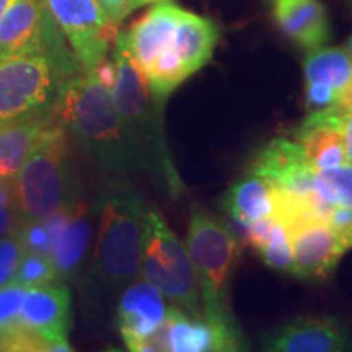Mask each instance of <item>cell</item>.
Returning a JSON list of instances; mask_svg holds the SVG:
<instances>
[{
    "label": "cell",
    "mask_w": 352,
    "mask_h": 352,
    "mask_svg": "<svg viewBox=\"0 0 352 352\" xmlns=\"http://www.w3.org/2000/svg\"><path fill=\"white\" fill-rule=\"evenodd\" d=\"M158 349L170 352H233L243 351L240 328L217 324L202 316H192L171 305L158 336Z\"/></svg>",
    "instance_id": "7c38bea8"
},
{
    "label": "cell",
    "mask_w": 352,
    "mask_h": 352,
    "mask_svg": "<svg viewBox=\"0 0 352 352\" xmlns=\"http://www.w3.org/2000/svg\"><path fill=\"white\" fill-rule=\"evenodd\" d=\"M23 253V245L20 243L19 236H0V287L13 283Z\"/></svg>",
    "instance_id": "4316f807"
},
{
    "label": "cell",
    "mask_w": 352,
    "mask_h": 352,
    "mask_svg": "<svg viewBox=\"0 0 352 352\" xmlns=\"http://www.w3.org/2000/svg\"><path fill=\"white\" fill-rule=\"evenodd\" d=\"M145 212L142 197L124 178H111L94 206L98 233L85 296L103 300L140 277Z\"/></svg>",
    "instance_id": "6da1fadb"
},
{
    "label": "cell",
    "mask_w": 352,
    "mask_h": 352,
    "mask_svg": "<svg viewBox=\"0 0 352 352\" xmlns=\"http://www.w3.org/2000/svg\"><path fill=\"white\" fill-rule=\"evenodd\" d=\"M347 2V6H349V8H351V12H352V0H346Z\"/></svg>",
    "instance_id": "8d00e7d4"
},
{
    "label": "cell",
    "mask_w": 352,
    "mask_h": 352,
    "mask_svg": "<svg viewBox=\"0 0 352 352\" xmlns=\"http://www.w3.org/2000/svg\"><path fill=\"white\" fill-rule=\"evenodd\" d=\"M341 91L324 83H305V107L308 111H316L338 103Z\"/></svg>",
    "instance_id": "83f0119b"
},
{
    "label": "cell",
    "mask_w": 352,
    "mask_h": 352,
    "mask_svg": "<svg viewBox=\"0 0 352 352\" xmlns=\"http://www.w3.org/2000/svg\"><path fill=\"white\" fill-rule=\"evenodd\" d=\"M140 276L155 285L171 305L192 316H202L199 287L186 243L157 209L145 212Z\"/></svg>",
    "instance_id": "52a82bcc"
},
{
    "label": "cell",
    "mask_w": 352,
    "mask_h": 352,
    "mask_svg": "<svg viewBox=\"0 0 352 352\" xmlns=\"http://www.w3.org/2000/svg\"><path fill=\"white\" fill-rule=\"evenodd\" d=\"M341 131H342V138H344V144H346L347 162L352 165V111H346L344 116H342Z\"/></svg>",
    "instance_id": "1f68e13d"
},
{
    "label": "cell",
    "mask_w": 352,
    "mask_h": 352,
    "mask_svg": "<svg viewBox=\"0 0 352 352\" xmlns=\"http://www.w3.org/2000/svg\"><path fill=\"white\" fill-rule=\"evenodd\" d=\"M13 3H15V0H0V20H2V16L6 15V12L13 6Z\"/></svg>",
    "instance_id": "e575fe53"
},
{
    "label": "cell",
    "mask_w": 352,
    "mask_h": 352,
    "mask_svg": "<svg viewBox=\"0 0 352 352\" xmlns=\"http://www.w3.org/2000/svg\"><path fill=\"white\" fill-rule=\"evenodd\" d=\"M51 121L52 113L0 124V179L16 178Z\"/></svg>",
    "instance_id": "7402d4cb"
},
{
    "label": "cell",
    "mask_w": 352,
    "mask_h": 352,
    "mask_svg": "<svg viewBox=\"0 0 352 352\" xmlns=\"http://www.w3.org/2000/svg\"><path fill=\"white\" fill-rule=\"evenodd\" d=\"M184 243L196 272L202 315L217 324L239 328L228 303V287L241 253L240 239L219 219L192 208Z\"/></svg>",
    "instance_id": "5b68a950"
},
{
    "label": "cell",
    "mask_w": 352,
    "mask_h": 352,
    "mask_svg": "<svg viewBox=\"0 0 352 352\" xmlns=\"http://www.w3.org/2000/svg\"><path fill=\"white\" fill-rule=\"evenodd\" d=\"M246 241L271 270L294 274L290 233L276 217H264L246 226Z\"/></svg>",
    "instance_id": "603a6c76"
},
{
    "label": "cell",
    "mask_w": 352,
    "mask_h": 352,
    "mask_svg": "<svg viewBox=\"0 0 352 352\" xmlns=\"http://www.w3.org/2000/svg\"><path fill=\"white\" fill-rule=\"evenodd\" d=\"M346 109L338 104L310 111L297 127L294 139L302 145L315 170H329L349 164L341 122Z\"/></svg>",
    "instance_id": "2e32d148"
},
{
    "label": "cell",
    "mask_w": 352,
    "mask_h": 352,
    "mask_svg": "<svg viewBox=\"0 0 352 352\" xmlns=\"http://www.w3.org/2000/svg\"><path fill=\"white\" fill-rule=\"evenodd\" d=\"M347 336L340 320L314 316L294 320L266 333L263 347L272 352H338L346 349Z\"/></svg>",
    "instance_id": "9a60e30c"
},
{
    "label": "cell",
    "mask_w": 352,
    "mask_h": 352,
    "mask_svg": "<svg viewBox=\"0 0 352 352\" xmlns=\"http://www.w3.org/2000/svg\"><path fill=\"white\" fill-rule=\"evenodd\" d=\"M0 352H3V346H2V342H0Z\"/></svg>",
    "instance_id": "74e56055"
},
{
    "label": "cell",
    "mask_w": 352,
    "mask_h": 352,
    "mask_svg": "<svg viewBox=\"0 0 352 352\" xmlns=\"http://www.w3.org/2000/svg\"><path fill=\"white\" fill-rule=\"evenodd\" d=\"M250 171L276 188L298 195H316V170L310 165L305 151L296 139L276 138L270 140L258 151Z\"/></svg>",
    "instance_id": "4fadbf2b"
},
{
    "label": "cell",
    "mask_w": 352,
    "mask_h": 352,
    "mask_svg": "<svg viewBox=\"0 0 352 352\" xmlns=\"http://www.w3.org/2000/svg\"><path fill=\"white\" fill-rule=\"evenodd\" d=\"M80 72L76 56L33 52L0 59V124L51 114L63 87Z\"/></svg>",
    "instance_id": "8992f818"
},
{
    "label": "cell",
    "mask_w": 352,
    "mask_h": 352,
    "mask_svg": "<svg viewBox=\"0 0 352 352\" xmlns=\"http://www.w3.org/2000/svg\"><path fill=\"white\" fill-rule=\"evenodd\" d=\"M272 13L277 26L305 50L321 47L331 34L327 8L320 0H272Z\"/></svg>",
    "instance_id": "ac0fdd59"
},
{
    "label": "cell",
    "mask_w": 352,
    "mask_h": 352,
    "mask_svg": "<svg viewBox=\"0 0 352 352\" xmlns=\"http://www.w3.org/2000/svg\"><path fill=\"white\" fill-rule=\"evenodd\" d=\"M56 280H59V277H57L56 267L50 256L25 252L13 283L26 285V287H34V285L51 284Z\"/></svg>",
    "instance_id": "484cf974"
},
{
    "label": "cell",
    "mask_w": 352,
    "mask_h": 352,
    "mask_svg": "<svg viewBox=\"0 0 352 352\" xmlns=\"http://www.w3.org/2000/svg\"><path fill=\"white\" fill-rule=\"evenodd\" d=\"M160 2H166V0H132V3H134V10L139 7L151 6V3H160Z\"/></svg>",
    "instance_id": "836d02e7"
},
{
    "label": "cell",
    "mask_w": 352,
    "mask_h": 352,
    "mask_svg": "<svg viewBox=\"0 0 352 352\" xmlns=\"http://www.w3.org/2000/svg\"><path fill=\"white\" fill-rule=\"evenodd\" d=\"M91 214L94 210L78 199L69 208L64 226L57 235L50 258L63 283L77 274L87 256L91 240Z\"/></svg>",
    "instance_id": "d6986e66"
},
{
    "label": "cell",
    "mask_w": 352,
    "mask_h": 352,
    "mask_svg": "<svg viewBox=\"0 0 352 352\" xmlns=\"http://www.w3.org/2000/svg\"><path fill=\"white\" fill-rule=\"evenodd\" d=\"M305 83H324L342 91L352 80V56L346 47H316L303 63Z\"/></svg>",
    "instance_id": "cb8c5ba5"
},
{
    "label": "cell",
    "mask_w": 352,
    "mask_h": 352,
    "mask_svg": "<svg viewBox=\"0 0 352 352\" xmlns=\"http://www.w3.org/2000/svg\"><path fill=\"white\" fill-rule=\"evenodd\" d=\"M15 197L23 220L47 219L78 201L70 139L54 116L16 175Z\"/></svg>",
    "instance_id": "277c9868"
},
{
    "label": "cell",
    "mask_w": 352,
    "mask_h": 352,
    "mask_svg": "<svg viewBox=\"0 0 352 352\" xmlns=\"http://www.w3.org/2000/svg\"><path fill=\"white\" fill-rule=\"evenodd\" d=\"M52 116L103 173L124 178L134 168L122 138L113 90L94 72L83 70L65 83Z\"/></svg>",
    "instance_id": "7a4b0ae2"
},
{
    "label": "cell",
    "mask_w": 352,
    "mask_h": 352,
    "mask_svg": "<svg viewBox=\"0 0 352 352\" xmlns=\"http://www.w3.org/2000/svg\"><path fill=\"white\" fill-rule=\"evenodd\" d=\"M219 26L210 19L183 10L176 25L173 47L191 77L212 59L219 43Z\"/></svg>",
    "instance_id": "ffe728a7"
},
{
    "label": "cell",
    "mask_w": 352,
    "mask_h": 352,
    "mask_svg": "<svg viewBox=\"0 0 352 352\" xmlns=\"http://www.w3.org/2000/svg\"><path fill=\"white\" fill-rule=\"evenodd\" d=\"M21 214L16 204L0 208V236L15 235L21 223Z\"/></svg>",
    "instance_id": "f1b7e54d"
},
{
    "label": "cell",
    "mask_w": 352,
    "mask_h": 352,
    "mask_svg": "<svg viewBox=\"0 0 352 352\" xmlns=\"http://www.w3.org/2000/svg\"><path fill=\"white\" fill-rule=\"evenodd\" d=\"M346 50L349 51V54L352 56V34L349 36V39H347V43H346Z\"/></svg>",
    "instance_id": "d590c367"
},
{
    "label": "cell",
    "mask_w": 352,
    "mask_h": 352,
    "mask_svg": "<svg viewBox=\"0 0 352 352\" xmlns=\"http://www.w3.org/2000/svg\"><path fill=\"white\" fill-rule=\"evenodd\" d=\"M33 52L76 56L65 44L46 0H15L0 20V59Z\"/></svg>",
    "instance_id": "9c48e42d"
},
{
    "label": "cell",
    "mask_w": 352,
    "mask_h": 352,
    "mask_svg": "<svg viewBox=\"0 0 352 352\" xmlns=\"http://www.w3.org/2000/svg\"><path fill=\"white\" fill-rule=\"evenodd\" d=\"M46 6L82 69L94 72L116 43L118 23L109 19L100 0H46Z\"/></svg>",
    "instance_id": "ba28073f"
},
{
    "label": "cell",
    "mask_w": 352,
    "mask_h": 352,
    "mask_svg": "<svg viewBox=\"0 0 352 352\" xmlns=\"http://www.w3.org/2000/svg\"><path fill=\"white\" fill-rule=\"evenodd\" d=\"M182 12L183 8L168 0L155 3L142 19L131 26L129 32L124 33L127 50L142 72L160 52L173 46L176 25Z\"/></svg>",
    "instance_id": "e0dca14e"
},
{
    "label": "cell",
    "mask_w": 352,
    "mask_h": 352,
    "mask_svg": "<svg viewBox=\"0 0 352 352\" xmlns=\"http://www.w3.org/2000/svg\"><path fill=\"white\" fill-rule=\"evenodd\" d=\"M20 323L47 351H72L69 344V331L72 324V296L63 280L28 287L21 305Z\"/></svg>",
    "instance_id": "8fae6325"
},
{
    "label": "cell",
    "mask_w": 352,
    "mask_h": 352,
    "mask_svg": "<svg viewBox=\"0 0 352 352\" xmlns=\"http://www.w3.org/2000/svg\"><path fill=\"white\" fill-rule=\"evenodd\" d=\"M338 107H341L346 111H352V80L342 88L340 100H338Z\"/></svg>",
    "instance_id": "d6a6232c"
},
{
    "label": "cell",
    "mask_w": 352,
    "mask_h": 352,
    "mask_svg": "<svg viewBox=\"0 0 352 352\" xmlns=\"http://www.w3.org/2000/svg\"><path fill=\"white\" fill-rule=\"evenodd\" d=\"M114 46L116 47L113 60L116 65V82L113 87V96L132 166H160L168 175L170 182H173L175 173L171 171L158 121L160 104L153 100L147 78L132 59L126 46L124 33L118 34Z\"/></svg>",
    "instance_id": "3957f363"
},
{
    "label": "cell",
    "mask_w": 352,
    "mask_h": 352,
    "mask_svg": "<svg viewBox=\"0 0 352 352\" xmlns=\"http://www.w3.org/2000/svg\"><path fill=\"white\" fill-rule=\"evenodd\" d=\"M220 206L232 219L246 227L259 219L274 215V188L270 182L250 171L227 189Z\"/></svg>",
    "instance_id": "44dd1931"
},
{
    "label": "cell",
    "mask_w": 352,
    "mask_h": 352,
    "mask_svg": "<svg viewBox=\"0 0 352 352\" xmlns=\"http://www.w3.org/2000/svg\"><path fill=\"white\" fill-rule=\"evenodd\" d=\"M16 204L15 179H0V208Z\"/></svg>",
    "instance_id": "4dcf8cb0"
},
{
    "label": "cell",
    "mask_w": 352,
    "mask_h": 352,
    "mask_svg": "<svg viewBox=\"0 0 352 352\" xmlns=\"http://www.w3.org/2000/svg\"><path fill=\"white\" fill-rule=\"evenodd\" d=\"M290 233L294 253V274L298 279L323 283L336 270L347 246L328 222H310Z\"/></svg>",
    "instance_id": "5bb4252c"
},
{
    "label": "cell",
    "mask_w": 352,
    "mask_h": 352,
    "mask_svg": "<svg viewBox=\"0 0 352 352\" xmlns=\"http://www.w3.org/2000/svg\"><path fill=\"white\" fill-rule=\"evenodd\" d=\"M168 305L165 296L142 276L121 290L116 324L122 342L129 351L158 349V336L164 328Z\"/></svg>",
    "instance_id": "30bf717a"
},
{
    "label": "cell",
    "mask_w": 352,
    "mask_h": 352,
    "mask_svg": "<svg viewBox=\"0 0 352 352\" xmlns=\"http://www.w3.org/2000/svg\"><path fill=\"white\" fill-rule=\"evenodd\" d=\"M315 192L328 204L352 209V165L316 170Z\"/></svg>",
    "instance_id": "d4e9b609"
},
{
    "label": "cell",
    "mask_w": 352,
    "mask_h": 352,
    "mask_svg": "<svg viewBox=\"0 0 352 352\" xmlns=\"http://www.w3.org/2000/svg\"><path fill=\"white\" fill-rule=\"evenodd\" d=\"M100 3L103 6L104 12L108 13L109 19L118 25L134 10L132 0H100Z\"/></svg>",
    "instance_id": "f546056e"
}]
</instances>
